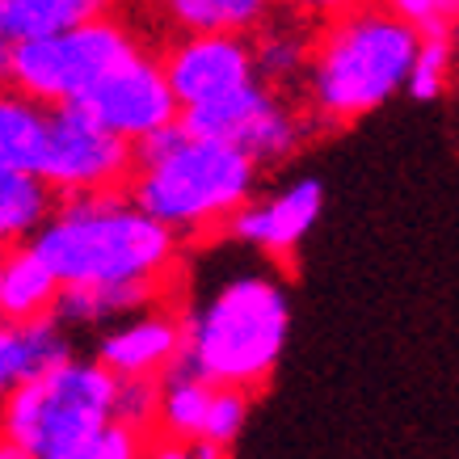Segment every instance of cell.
I'll use <instances>...</instances> for the list:
<instances>
[{"label":"cell","mask_w":459,"mask_h":459,"mask_svg":"<svg viewBox=\"0 0 459 459\" xmlns=\"http://www.w3.org/2000/svg\"><path fill=\"white\" fill-rule=\"evenodd\" d=\"M362 4H371V0H287V9L304 13L307 22H316V17L333 22V17L354 13V9H362Z\"/></svg>","instance_id":"25"},{"label":"cell","mask_w":459,"mask_h":459,"mask_svg":"<svg viewBox=\"0 0 459 459\" xmlns=\"http://www.w3.org/2000/svg\"><path fill=\"white\" fill-rule=\"evenodd\" d=\"M181 114L257 81L249 34H181L160 51Z\"/></svg>","instance_id":"9"},{"label":"cell","mask_w":459,"mask_h":459,"mask_svg":"<svg viewBox=\"0 0 459 459\" xmlns=\"http://www.w3.org/2000/svg\"><path fill=\"white\" fill-rule=\"evenodd\" d=\"M421 42L426 26L392 9L388 0H371L354 13L325 22L304 81L307 114L316 123L346 126L409 93Z\"/></svg>","instance_id":"2"},{"label":"cell","mask_w":459,"mask_h":459,"mask_svg":"<svg viewBox=\"0 0 459 459\" xmlns=\"http://www.w3.org/2000/svg\"><path fill=\"white\" fill-rule=\"evenodd\" d=\"M143 459H195V455H190V446H186V443H173V438H156V443H148Z\"/></svg>","instance_id":"26"},{"label":"cell","mask_w":459,"mask_h":459,"mask_svg":"<svg viewBox=\"0 0 459 459\" xmlns=\"http://www.w3.org/2000/svg\"><path fill=\"white\" fill-rule=\"evenodd\" d=\"M190 455L195 459H228L232 455V446H223V443H211V438H190Z\"/></svg>","instance_id":"27"},{"label":"cell","mask_w":459,"mask_h":459,"mask_svg":"<svg viewBox=\"0 0 459 459\" xmlns=\"http://www.w3.org/2000/svg\"><path fill=\"white\" fill-rule=\"evenodd\" d=\"M249 421V392L245 388H215L211 392V409L207 421H203V434L198 438H211V443L232 446Z\"/></svg>","instance_id":"21"},{"label":"cell","mask_w":459,"mask_h":459,"mask_svg":"<svg viewBox=\"0 0 459 459\" xmlns=\"http://www.w3.org/2000/svg\"><path fill=\"white\" fill-rule=\"evenodd\" d=\"M76 354H81L76 333H68L56 316L4 320L0 325V392L9 396V392L26 388Z\"/></svg>","instance_id":"12"},{"label":"cell","mask_w":459,"mask_h":459,"mask_svg":"<svg viewBox=\"0 0 459 459\" xmlns=\"http://www.w3.org/2000/svg\"><path fill=\"white\" fill-rule=\"evenodd\" d=\"M114 401H118V376L93 354H76L51 376L4 396L0 434L30 459L59 455L106 430L114 421Z\"/></svg>","instance_id":"5"},{"label":"cell","mask_w":459,"mask_h":459,"mask_svg":"<svg viewBox=\"0 0 459 459\" xmlns=\"http://www.w3.org/2000/svg\"><path fill=\"white\" fill-rule=\"evenodd\" d=\"M0 459H30L26 451H17L13 443H0Z\"/></svg>","instance_id":"28"},{"label":"cell","mask_w":459,"mask_h":459,"mask_svg":"<svg viewBox=\"0 0 459 459\" xmlns=\"http://www.w3.org/2000/svg\"><path fill=\"white\" fill-rule=\"evenodd\" d=\"M76 106H84L110 135L126 140L131 148L140 140H148L152 131H160V126L181 118V101L173 98L165 64H160V56H152L148 47H143L140 56H131L126 64H118V68H114L93 93H84V101H76Z\"/></svg>","instance_id":"8"},{"label":"cell","mask_w":459,"mask_h":459,"mask_svg":"<svg viewBox=\"0 0 459 459\" xmlns=\"http://www.w3.org/2000/svg\"><path fill=\"white\" fill-rule=\"evenodd\" d=\"M320 211H325L320 178H291L274 186L270 195L253 198L245 211H237L223 232L237 245H249L265 257H291L299 249V240L316 228Z\"/></svg>","instance_id":"11"},{"label":"cell","mask_w":459,"mask_h":459,"mask_svg":"<svg viewBox=\"0 0 459 459\" xmlns=\"http://www.w3.org/2000/svg\"><path fill=\"white\" fill-rule=\"evenodd\" d=\"M181 34H257L279 13V0H152Z\"/></svg>","instance_id":"17"},{"label":"cell","mask_w":459,"mask_h":459,"mask_svg":"<svg viewBox=\"0 0 459 459\" xmlns=\"http://www.w3.org/2000/svg\"><path fill=\"white\" fill-rule=\"evenodd\" d=\"M291 333V295L274 274L249 270L223 279L186 312L181 362L215 388H262Z\"/></svg>","instance_id":"4"},{"label":"cell","mask_w":459,"mask_h":459,"mask_svg":"<svg viewBox=\"0 0 459 459\" xmlns=\"http://www.w3.org/2000/svg\"><path fill=\"white\" fill-rule=\"evenodd\" d=\"M51 140V106L4 89L0 98V169L39 173Z\"/></svg>","instance_id":"18"},{"label":"cell","mask_w":459,"mask_h":459,"mask_svg":"<svg viewBox=\"0 0 459 459\" xmlns=\"http://www.w3.org/2000/svg\"><path fill=\"white\" fill-rule=\"evenodd\" d=\"M59 190L39 173L0 169V245H30L59 207Z\"/></svg>","instance_id":"16"},{"label":"cell","mask_w":459,"mask_h":459,"mask_svg":"<svg viewBox=\"0 0 459 459\" xmlns=\"http://www.w3.org/2000/svg\"><path fill=\"white\" fill-rule=\"evenodd\" d=\"M392 9H401L404 17H413L418 26H451L459 17V0H388Z\"/></svg>","instance_id":"24"},{"label":"cell","mask_w":459,"mask_h":459,"mask_svg":"<svg viewBox=\"0 0 459 459\" xmlns=\"http://www.w3.org/2000/svg\"><path fill=\"white\" fill-rule=\"evenodd\" d=\"M455 56H459V39L455 26H430L426 30V42H421L418 68L409 76V98L413 101H438L451 84V72H455Z\"/></svg>","instance_id":"20"},{"label":"cell","mask_w":459,"mask_h":459,"mask_svg":"<svg viewBox=\"0 0 459 459\" xmlns=\"http://www.w3.org/2000/svg\"><path fill=\"white\" fill-rule=\"evenodd\" d=\"M253 39V64H257V81L270 89H304L312 56H316V30L304 13L287 9V17H270Z\"/></svg>","instance_id":"13"},{"label":"cell","mask_w":459,"mask_h":459,"mask_svg":"<svg viewBox=\"0 0 459 459\" xmlns=\"http://www.w3.org/2000/svg\"><path fill=\"white\" fill-rule=\"evenodd\" d=\"M262 165L228 140L195 135L190 126L169 123L135 143V173L126 181L131 198L181 240L228 220L257 198Z\"/></svg>","instance_id":"3"},{"label":"cell","mask_w":459,"mask_h":459,"mask_svg":"<svg viewBox=\"0 0 459 459\" xmlns=\"http://www.w3.org/2000/svg\"><path fill=\"white\" fill-rule=\"evenodd\" d=\"M156 384H160L156 434H160V438H173V443H190V438H198V434H203V421H207L215 384L203 379L190 362H181V359L173 362Z\"/></svg>","instance_id":"19"},{"label":"cell","mask_w":459,"mask_h":459,"mask_svg":"<svg viewBox=\"0 0 459 459\" xmlns=\"http://www.w3.org/2000/svg\"><path fill=\"white\" fill-rule=\"evenodd\" d=\"M148 434L131 430L123 421H110L101 434L93 438H84L81 446H68V451H59V455H47V459H143L148 443H143Z\"/></svg>","instance_id":"22"},{"label":"cell","mask_w":459,"mask_h":459,"mask_svg":"<svg viewBox=\"0 0 459 459\" xmlns=\"http://www.w3.org/2000/svg\"><path fill=\"white\" fill-rule=\"evenodd\" d=\"M181 346H186V312L152 304L123 320H114L106 329H98L89 354L101 367H110L118 379H131V376L160 379L181 359Z\"/></svg>","instance_id":"10"},{"label":"cell","mask_w":459,"mask_h":459,"mask_svg":"<svg viewBox=\"0 0 459 459\" xmlns=\"http://www.w3.org/2000/svg\"><path fill=\"white\" fill-rule=\"evenodd\" d=\"M143 47L118 17H98L89 26L64 30L51 39H30L0 47V76L4 89L26 93L47 106H76L93 93L118 64L140 56Z\"/></svg>","instance_id":"6"},{"label":"cell","mask_w":459,"mask_h":459,"mask_svg":"<svg viewBox=\"0 0 459 459\" xmlns=\"http://www.w3.org/2000/svg\"><path fill=\"white\" fill-rule=\"evenodd\" d=\"M135 173V148L84 110V106H51V140L39 178H47L59 195L89 190H126Z\"/></svg>","instance_id":"7"},{"label":"cell","mask_w":459,"mask_h":459,"mask_svg":"<svg viewBox=\"0 0 459 459\" xmlns=\"http://www.w3.org/2000/svg\"><path fill=\"white\" fill-rule=\"evenodd\" d=\"M156 409H160V384L143 376L118 379V401H114V421H123L131 430H156Z\"/></svg>","instance_id":"23"},{"label":"cell","mask_w":459,"mask_h":459,"mask_svg":"<svg viewBox=\"0 0 459 459\" xmlns=\"http://www.w3.org/2000/svg\"><path fill=\"white\" fill-rule=\"evenodd\" d=\"M178 240V232L152 220L131 190H89L59 198L56 215L30 245L64 287H118L165 282Z\"/></svg>","instance_id":"1"},{"label":"cell","mask_w":459,"mask_h":459,"mask_svg":"<svg viewBox=\"0 0 459 459\" xmlns=\"http://www.w3.org/2000/svg\"><path fill=\"white\" fill-rule=\"evenodd\" d=\"M64 282L42 262L34 245H9L0 257V316L4 320H34L51 316Z\"/></svg>","instance_id":"14"},{"label":"cell","mask_w":459,"mask_h":459,"mask_svg":"<svg viewBox=\"0 0 459 459\" xmlns=\"http://www.w3.org/2000/svg\"><path fill=\"white\" fill-rule=\"evenodd\" d=\"M114 13V0H0V47L51 39Z\"/></svg>","instance_id":"15"}]
</instances>
